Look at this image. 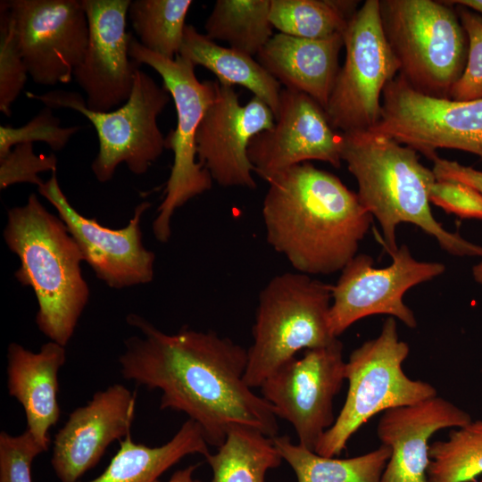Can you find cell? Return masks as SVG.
<instances>
[{
    "mask_svg": "<svg viewBox=\"0 0 482 482\" xmlns=\"http://www.w3.org/2000/svg\"><path fill=\"white\" fill-rule=\"evenodd\" d=\"M341 159L357 181L361 204L378 221L389 253L398 248L397 226L411 223L450 254L482 258V246L448 231L432 214L429 191L436 179L415 150L373 131L349 132L342 133Z\"/></svg>",
    "mask_w": 482,
    "mask_h": 482,
    "instance_id": "3957f363",
    "label": "cell"
},
{
    "mask_svg": "<svg viewBox=\"0 0 482 482\" xmlns=\"http://www.w3.org/2000/svg\"><path fill=\"white\" fill-rule=\"evenodd\" d=\"M332 286L310 275L286 272L272 278L259 295L253 343L247 349L245 381L260 387L301 350L331 344L328 314Z\"/></svg>",
    "mask_w": 482,
    "mask_h": 482,
    "instance_id": "5b68a950",
    "label": "cell"
},
{
    "mask_svg": "<svg viewBox=\"0 0 482 482\" xmlns=\"http://www.w3.org/2000/svg\"><path fill=\"white\" fill-rule=\"evenodd\" d=\"M455 10L467 34L469 47L464 71L453 85L449 99L454 101L481 99L482 15L461 4H456Z\"/></svg>",
    "mask_w": 482,
    "mask_h": 482,
    "instance_id": "d6a6232c",
    "label": "cell"
},
{
    "mask_svg": "<svg viewBox=\"0 0 482 482\" xmlns=\"http://www.w3.org/2000/svg\"><path fill=\"white\" fill-rule=\"evenodd\" d=\"M342 134L311 96L293 89L280 92L273 126L252 138L247 155L253 171L267 182L297 164L317 160L341 166Z\"/></svg>",
    "mask_w": 482,
    "mask_h": 482,
    "instance_id": "2e32d148",
    "label": "cell"
},
{
    "mask_svg": "<svg viewBox=\"0 0 482 482\" xmlns=\"http://www.w3.org/2000/svg\"><path fill=\"white\" fill-rule=\"evenodd\" d=\"M382 28L401 75L417 91L449 98L467 61L469 42L445 1L379 0Z\"/></svg>",
    "mask_w": 482,
    "mask_h": 482,
    "instance_id": "8992f818",
    "label": "cell"
},
{
    "mask_svg": "<svg viewBox=\"0 0 482 482\" xmlns=\"http://www.w3.org/2000/svg\"><path fill=\"white\" fill-rule=\"evenodd\" d=\"M19 49L37 84H67L81 63L89 27L81 0H11Z\"/></svg>",
    "mask_w": 482,
    "mask_h": 482,
    "instance_id": "5bb4252c",
    "label": "cell"
},
{
    "mask_svg": "<svg viewBox=\"0 0 482 482\" xmlns=\"http://www.w3.org/2000/svg\"><path fill=\"white\" fill-rule=\"evenodd\" d=\"M450 4H461L482 15V0H453L446 1Z\"/></svg>",
    "mask_w": 482,
    "mask_h": 482,
    "instance_id": "f35d334b",
    "label": "cell"
},
{
    "mask_svg": "<svg viewBox=\"0 0 482 482\" xmlns=\"http://www.w3.org/2000/svg\"><path fill=\"white\" fill-rule=\"evenodd\" d=\"M198 466V464H193L175 471L167 482H201L195 478V471ZM156 482L162 481L158 480Z\"/></svg>",
    "mask_w": 482,
    "mask_h": 482,
    "instance_id": "74e56055",
    "label": "cell"
},
{
    "mask_svg": "<svg viewBox=\"0 0 482 482\" xmlns=\"http://www.w3.org/2000/svg\"><path fill=\"white\" fill-rule=\"evenodd\" d=\"M275 122L271 109L253 96L241 105L232 86L217 80L216 96L197 129L195 149L198 162L222 187L253 189V167L247 149L257 134Z\"/></svg>",
    "mask_w": 482,
    "mask_h": 482,
    "instance_id": "e0dca14e",
    "label": "cell"
},
{
    "mask_svg": "<svg viewBox=\"0 0 482 482\" xmlns=\"http://www.w3.org/2000/svg\"><path fill=\"white\" fill-rule=\"evenodd\" d=\"M409 352L408 344L399 338L395 319L388 317L377 337L351 353L345 369L348 382L345 403L319 441L316 453L337 456L376 414L437 395L430 383L412 379L403 372V362Z\"/></svg>",
    "mask_w": 482,
    "mask_h": 482,
    "instance_id": "52a82bcc",
    "label": "cell"
},
{
    "mask_svg": "<svg viewBox=\"0 0 482 482\" xmlns=\"http://www.w3.org/2000/svg\"><path fill=\"white\" fill-rule=\"evenodd\" d=\"M343 35L307 39L276 33L256 55L285 88L306 94L324 110L339 71Z\"/></svg>",
    "mask_w": 482,
    "mask_h": 482,
    "instance_id": "7402d4cb",
    "label": "cell"
},
{
    "mask_svg": "<svg viewBox=\"0 0 482 482\" xmlns=\"http://www.w3.org/2000/svg\"><path fill=\"white\" fill-rule=\"evenodd\" d=\"M217 448L205 457L212 471L211 482H265L266 472L283 460L271 437L246 426L231 428Z\"/></svg>",
    "mask_w": 482,
    "mask_h": 482,
    "instance_id": "484cf974",
    "label": "cell"
},
{
    "mask_svg": "<svg viewBox=\"0 0 482 482\" xmlns=\"http://www.w3.org/2000/svg\"><path fill=\"white\" fill-rule=\"evenodd\" d=\"M433 173L436 180H452L465 184L482 194V171L462 165L456 161L436 157Z\"/></svg>",
    "mask_w": 482,
    "mask_h": 482,
    "instance_id": "8d00e7d4",
    "label": "cell"
},
{
    "mask_svg": "<svg viewBox=\"0 0 482 482\" xmlns=\"http://www.w3.org/2000/svg\"><path fill=\"white\" fill-rule=\"evenodd\" d=\"M471 420L467 411L437 395L384 411L377 436L391 455L380 482H428L430 437Z\"/></svg>",
    "mask_w": 482,
    "mask_h": 482,
    "instance_id": "ffe728a7",
    "label": "cell"
},
{
    "mask_svg": "<svg viewBox=\"0 0 482 482\" xmlns=\"http://www.w3.org/2000/svg\"><path fill=\"white\" fill-rule=\"evenodd\" d=\"M126 320L141 335L124 341L120 374L160 390L161 410L187 414L216 447L235 426L256 428L271 438L278 435L272 406L245 381L247 349L212 330L184 328L167 334L135 313Z\"/></svg>",
    "mask_w": 482,
    "mask_h": 482,
    "instance_id": "6da1fadb",
    "label": "cell"
},
{
    "mask_svg": "<svg viewBox=\"0 0 482 482\" xmlns=\"http://www.w3.org/2000/svg\"><path fill=\"white\" fill-rule=\"evenodd\" d=\"M179 55L195 66L211 71L223 85H239L262 100L273 112L279 109L281 84L253 56L231 47L216 44L199 33L192 25H186Z\"/></svg>",
    "mask_w": 482,
    "mask_h": 482,
    "instance_id": "cb8c5ba5",
    "label": "cell"
},
{
    "mask_svg": "<svg viewBox=\"0 0 482 482\" xmlns=\"http://www.w3.org/2000/svg\"><path fill=\"white\" fill-rule=\"evenodd\" d=\"M428 482H471L482 474V420L449 433L429 445Z\"/></svg>",
    "mask_w": 482,
    "mask_h": 482,
    "instance_id": "f546056e",
    "label": "cell"
},
{
    "mask_svg": "<svg viewBox=\"0 0 482 482\" xmlns=\"http://www.w3.org/2000/svg\"><path fill=\"white\" fill-rule=\"evenodd\" d=\"M37 190L56 209L96 278L116 289L153 280L155 254L144 246L140 225L143 213L151 206L149 202L136 207L126 227L113 229L101 225L96 218L85 217L71 204L56 171Z\"/></svg>",
    "mask_w": 482,
    "mask_h": 482,
    "instance_id": "9a60e30c",
    "label": "cell"
},
{
    "mask_svg": "<svg viewBox=\"0 0 482 482\" xmlns=\"http://www.w3.org/2000/svg\"><path fill=\"white\" fill-rule=\"evenodd\" d=\"M53 109L45 107L29 122L19 128L0 126V158L6 155L16 145L44 142L54 151L65 147L70 138L80 126L61 127V120L53 113Z\"/></svg>",
    "mask_w": 482,
    "mask_h": 482,
    "instance_id": "1f68e13d",
    "label": "cell"
},
{
    "mask_svg": "<svg viewBox=\"0 0 482 482\" xmlns=\"http://www.w3.org/2000/svg\"><path fill=\"white\" fill-rule=\"evenodd\" d=\"M344 346L331 344L305 350L273 371L261 385V395L278 418L294 428L298 444L311 451L336 420L335 396L345 378Z\"/></svg>",
    "mask_w": 482,
    "mask_h": 482,
    "instance_id": "4fadbf2b",
    "label": "cell"
},
{
    "mask_svg": "<svg viewBox=\"0 0 482 482\" xmlns=\"http://www.w3.org/2000/svg\"><path fill=\"white\" fill-rule=\"evenodd\" d=\"M129 54L132 61L150 66L162 77L176 108V129L165 137L166 148L174 154L173 164L164 198L153 222L154 237L165 243L170 237V222L176 210L212 186L209 171L196 162L195 136L206 110L215 98L217 80H198L192 62L179 54L169 59L151 52L133 37Z\"/></svg>",
    "mask_w": 482,
    "mask_h": 482,
    "instance_id": "9c48e42d",
    "label": "cell"
},
{
    "mask_svg": "<svg viewBox=\"0 0 482 482\" xmlns=\"http://www.w3.org/2000/svg\"><path fill=\"white\" fill-rule=\"evenodd\" d=\"M430 203L462 219L482 220V194L452 180H436L429 191Z\"/></svg>",
    "mask_w": 482,
    "mask_h": 482,
    "instance_id": "d590c367",
    "label": "cell"
},
{
    "mask_svg": "<svg viewBox=\"0 0 482 482\" xmlns=\"http://www.w3.org/2000/svg\"><path fill=\"white\" fill-rule=\"evenodd\" d=\"M355 2L330 0H270V20L279 33L324 39L344 35Z\"/></svg>",
    "mask_w": 482,
    "mask_h": 482,
    "instance_id": "83f0119b",
    "label": "cell"
},
{
    "mask_svg": "<svg viewBox=\"0 0 482 482\" xmlns=\"http://www.w3.org/2000/svg\"><path fill=\"white\" fill-rule=\"evenodd\" d=\"M270 0H217L205 24V36L233 49L257 55L273 36Z\"/></svg>",
    "mask_w": 482,
    "mask_h": 482,
    "instance_id": "4316f807",
    "label": "cell"
},
{
    "mask_svg": "<svg viewBox=\"0 0 482 482\" xmlns=\"http://www.w3.org/2000/svg\"><path fill=\"white\" fill-rule=\"evenodd\" d=\"M55 154H36L32 143L16 145L0 158V188L18 183H29L40 187L45 181L38 176L44 171H56Z\"/></svg>",
    "mask_w": 482,
    "mask_h": 482,
    "instance_id": "836d02e7",
    "label": "cell"
},
{
    "mask_svg": "<svg viewBox=\"0 0 482 482\" xmlns=\"http://www.w3.org/2000/svg\"><path fill=\"white\" fill-rule=\"evenodd\" d=\"M262 214L267 242L300 273L331 274L357 254L372 216L336 175L311 162L271 178Z\"/></svg>",
    "mask_w": 482,
    "mask_h": 482,
    "instance_id": "7a4b0ae2",
    "label": "cell"
},
{
    "mask_svg": "<svg viewBox=\"0 0 482 482\" xmlns=\"http://www.w3.org/2000/svg\"><path fill=\"white\" fill-rule=\"evenodd\" d=\"M345 58L325 108L342 133L371 129L379 120L385 87L400 71L385 36L379 0H367L350 18L343 35Z\"/></svg>",
    "mask_w": 482,
    "mask_h": 482,
    "instance_id": "30bf717a",
    "label": "cell"
},
{
    "mask_svg": "<svg viewBox=\"0 0 482 482\" xmlns=\"http://www.w3.org/2000/svg\"><path fill=\"white\" fill-rule=\"evenodd\" d=\"M381 116L369 131L387 136L434 161L438 149L482 159V98L454 101L430 96L397 75L385 87Z\"/></svg>",
    "mask_w": 482,
    "mask_h": 482,
    "instance_id": "8fae6325",
    "label": "cell"
},
{
    "mask_svg": "<svg viewBox=\"0 0 482 482\" xmlns=\"http://www.w3.org/2000/svg\"><path fill=\"white\" fill-rule=\"evenodd\" d=\"M45 450L25 429L20 435L0 433V482H32L34 459Z\"/></svg>",
    "mask_w": 482,
    "mask_h": 482,
    "instance_id": "e575fe53",
    "label": "cell"
},
{
    "mask_svg": "<svg viewBox=\"0 0 482 482\" xmlns=\"http://www.w3.org/2000/svg\"><path fill=\"white\" fill-rule=\"evenodd\" d=\"M89 27L88 44L73 77L86 94L87 107L108 112L129 97L137 67L129 54L126 30L130 0H81Z\"/></svg>",
    "mask_w": 482,
    "mask_h": 482,
    "instance_id": "ac0fdd59",
    "label": "cell"
},
{
    "mask_svg": "<svg viewBox=\"0 0 482 482\" xmlns=\"http://www.w3.org/2000/svg\"><path fill=\"white\" fill-rule=\"evenodd\" d=\"M136 393L122 384L96 392L72 411L53 442L51 465L60 482H79L114 441L130 434Z\"/></svg>",
    "mask_w": 482,
    "mask_h": 482,
    "instance_id": "d6986e66",
    "label": "cell"
},
{
    "mask_svg": "<svg viewBox=\"0 0 482 482\" xmlns=\"http://www.w3.org/2000/svg\"><path fill=\"white\" fill-rule=\"evenodd\" d=\"M119 443L120 447L105 470L86 482H156L184 457L196 453L206 457L210 453L201 428L189 419L171 439L160 446L136 443L131 435Z\"/></svg>",
    "mask_w": 482,
    "mask_h": 482,
    "instance_id": "603a6c76",
    "label": "cell"
},
{
    "mask_svg": "<svg viewBox=\"0 0 482 482\" xmlns=\"http://www.w3.org/2000/svg\"><path fill=\"white\" fill-rule=\"evenodd\" d=\"M3 236L21 262L16 279L35 293L38 329L50 341L66 346L90 296L76 241L34 193L26 204L8 211Z\"/></svg>",
    "mask_w": 482,
    "mask_h": 482,
    "instance_id": "277c9868",
    "label": "cell"
},
{
    "mask_svg": "<svg viewBox=\"0 0 482 482\" xmlns=\"http://www.w3.org/2000/svg\"><path fill=\"white\" fill-rule=\"evenodd\" d=\"M27 96L51 109L76 111L93 124L99 148L91 170L101 183L111 180L121 163L136 175L145 173L166 148L157 118L171 96L163 86L137 68L129 99L114 111H91L86 99L74 91L52 90L42 95L28 92Z\"/></svg>",
    "mask_w": 482,
    "mask_h": 482,
    "instance_id": "ba28073f",
    "label": "cell"
},
{
    "mask_svg": "<svg viewBox=\"0 0 482 482\" xmlns=\"http://www.w3.org/2000/svg\"><path fill=\"white\" fill-rule=\"evenodd\" d=\"M272 440L297 482H380L391 455L390 448L380 445L367 453L339 459L294 444L288 436L278 435Z\"/></svg>",
    "mask_w": 482,
    "mask_h": 482,
    "instance_id": "d4e9b609",
    "label": "cell"
},
{
    "mask_svg": "<svg viewBox=\"0 0 482 482\" xmlns=\"http://www.w3.org/2000/svg\"><path fill=\"white\" fill-rule=\"evenodd\" d=\"M389 254L392 262L386 267L376 268L371 256L360 253L341 270L332 286L328 314L335 337L354 322L375 314L389 315L411 328L417 327L414 312L403 302V295L410 288L442 275L445 266L415 259L406 245Z\"/></svg>",
    "mask_w": 482,
    "mask_h": 482,
    "instance_id": "7c38bea8",
    "label": "cell"
},
{
    "mask_svg": "<svg viewBox=\"0 0 482 482\" xmlns=\"http://www.w3.org/2000/svg\"><path fill=\"white\" fill-rule=\"evenodd\" d=\"M28 71L19 49L8 1L0 2V111L12 114V104L24 89Z\"/></svg>",
    "mask_w": 482,
    "mask_h": 482,
    "instance_id": "4dcf8cb0",
    "label": "cell"
},
{
    "mask_svg": "<svg viewBox=\"0 0 482 482\" xmlns=\"http://www.w3.org/2000/svg\"><path fill=\"white\" fill-rule=\"evenodd\" d=\"M191 0H134L128 15L139 43L169 59L180 51Z\"/></svg>",
    "mask_w": 482,
    "mask_h": 482,
    "instance_id": "f1b7e54d",
    "label": "cell"
},
{
    "mask_svg": "<svg viewBox=\"0 0 482 482\" xmlns=\"http://www.w3.org/2000/svg\"><path fill=\"white\" fill-rule=\"evenodd\" d=\"M65 362V346L53 341L37 353L17 343L7 348L8 393L22 406L26 430L45 452L51 444L50 429L61 415L58 373Z\"/></svg>",
    "mask_w": 482,
    "mask_h": 482,
    "instance_id": "44dd1931",
    "label": "cell"
},
{
    "mask_svg": "<svg viewBox=\"0 0 482 482\" xmlns=\"http://www.w3.org/2000/svg\"><path fill=\"white\" fill-rule=\"evenodd\" d=\"M472 276L478 284L482 285V259L478 263L473 266Z\"/></svg>",
    "mask_w": 482,
    "mask_h": 482,
    "instance_id": "ab89813d",
    "label": "cell"
}]
</instances>
